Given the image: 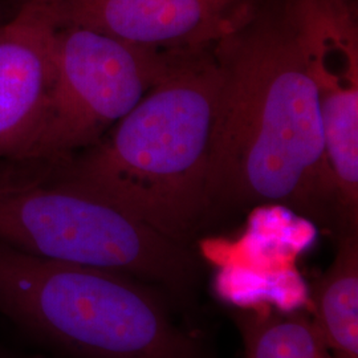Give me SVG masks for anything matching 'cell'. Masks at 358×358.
<instances>
[{
    "label": "cell",
    "mask_w": 358,
    "mask_h": 358,
    "mask_svg": "<svg viewBox=\"0 0 358 358\" xmlns=\"http://www.w3.org/2000/svg\"><path fill=\"white\" fill-rule=\"evenodd\" d=\"M214 48L224 72L217 207L284 206L340 234L317 97L287 11L252 16Z\"/></svg>",
    "instance_id": "cell-1"
},
{
    "label": "cell",
    "mask_w": 358,
    "mask_h": 358,
    "mask_svg": "<svg viewBox=\"0 0 358 358\" xmlns=\"http://www.w3.org/2000/svg\"><path fill=\"white\" fill-rule=\"evenodd\" d=\"M223 85L215 53L186 55L108 136L41 173L187 244L217 207Z\"/></svg>",
    "instance_id": "cell-2"
},
{
    "label": "cell",
    "mask_w": 358,
    "mask_h": 358,
    "mask_svg": "<svg viewBox=\"0 0 358 358\" xmlns=\"http://www.w3.org/2000/svg\"><path fill=\"white\" fill-rule=\"evenodd\" d=\"M171 301L131 275L0 244V315L63 357L215 358Z\"/></svg>",
    "instance_id": "cell-3"
},
{
    "label": "cell",
    "mask_w": 358,
    "mask_h": 358,
    "mask_svg": "<svg viewBox=\"0 0 358 358\" xmlns=\"http://www.w3.org/2000/svg\"><path fill=\"white\" fill-rule=\"evenodd\" d=\"M0 244L131 275L180 303L198 285L199 266L187 244L41 171H0Z\"/></svg>",
    "instance_id": "cell-4"
},
{
    "label": "cell",
    "mask_w": 358,
    "mask_h": 358,
    "mask_svg": "<svg viewBox=\"0 0 358 358\" xmlns=\"http://www.w3.org/2000/svg\"><path fill=\"white\" fill-rule=\"evenodd\" d=\"M190 53L138 47L94 29L60 26L50 97L27 164H53L106 136Z\"/></svg>",
    "instance_id": "cell-5"
},
{
    "label": "cell",
    "mask_w": 358,
    "mask_h": 358,
    "mask_svg": "<svg viewBox=\"0 0 358 358\" xmlns=\"http://www.w3.org/2000/svg\"><path fill=\"white\" fill-rule=\"evenodd\" d=\"M317 97L340 235L357 232L358 29L345 0H291L285 8Z\"/></svg>",
    "instance_id": "cell-6"
},
{
    "label": "cell",
    "mask_w": 358,
    "mask_h": 358,
    "mask_svg": "<svg viewBox=\"0 0 358 358\" xmlns=\"http://www.w3.org/2000/svg\"><path fill=\"white\" fill-rule=\"evenodd\" d=\"M55 6L62 26L170 53L206 51L254 16L251 0H55Z\"/></svg>",
    "instance_id": "cell-7"
},
{
    "label": "cell",
    "mask_w": 358,
    "mask_h": 358,
    "mask_svg": "<svg viewBox=\"0 0 358 358\" xmlns=\"http://www.w3.org/2000/svg\"><path fill=\"white\" fill-rule=\"evenodd\" d=\"M60 26L55 0H27L0 26V159L20 162L36 138Z\"/></svg>",
    "instance_id": "cell-8"
},
{
    "label": "cell",
    "mask_w": 358,
    "mask_h": 358,
    "mask_svg": "<svg viewBox=\"0 0 358 358\" xmlns=\"http://www.w3.org/2000/svg\"><path fill=\"white\" fill-rule=\"evenodd\" d=\"M312 315L334 357L358 358L357 232L340 236L333 263L312 287Z\"/></svg>",
    "instance_id": "cell-9"
},
{
    "label": "cell",
    "mask_w": 358,
    "mask_h": 358,
    "mask_svg": "<svg viewBox=\"0 0 358 358\" xmlns=\"http://www.w3.org/2000/svg\"><path fill=\"white\" fill-rule=\"evenodd\" d=\"M232 317L244 358H333L307 313L259 306L238 309Z\"/></svg>",
    "instance_id": "cell-10"
},
{
    "label": "cell",
    "mask_w": 358,
    "mask_h": 358,
    "mask_svg": "<svg viewBox=\"0 0 358 358\" xmlns=\"http://www.w3.org/2000/svg\"><path fill=\"white\" fill-rule=\"evenodd\" d=\"M0 358H8V357H4V356H0Z\"/></svg>",
    "instance_id": "cell-11"
},
{
    "label": "cell",
    "mask_w": 358,
    "mask_h": 358,
    "mask_svg": "<svg viewBox=\"0 0 358 358\" xmlns=\"http://www.w3.org/2000/svg\"><path fill=\"white\" fill-rule=\"evenodd\" d=\"M333 358H344V357H334V356H333Z\"/></svg>",
    "instance_id": "cell-12"
}]
</instances>
